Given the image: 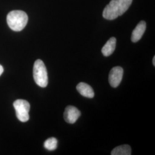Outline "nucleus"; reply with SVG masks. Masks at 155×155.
Wrapping results in <instances>:
<instances>
[{
    "instance_id": "obj_5",
    "label": "nucleus",
    "mask_w": 155,
    "mask_h": 155,
    "mask_svg": "<svg viewBox=\"0 0 155 155\" xmlns=\"http://www.w3.org/2000/svg\"><path fill=\"white\" fill-rule=\"evenodd\" d=\"M124 70L119 66L113 67L110 71L109 75V82L111 86L116 88L121 83L123 77Z\"/></svg>"
},
{
    "instance_id": "obj_9",
    "label": "nucleus",
    "mask_w": 155,
    "mask_h": 155,
    "mask_svg": "<svg viewBox=\"0 0 155 155\" xmlns=\"http://www.w3.org/2000/svg\"><path fill=\"white\" fill-rule=\"evenodd\" d=\"M116 39L114 37H112L106 43L105 45L102 48V53L105 56L111 55L116 47Z\"/></svg>"
},
{
    "instance_id": "obj_11",
    "label": "nucleus",
    "mask_w": 155,
    "mask_h": 155,
    "mask_svg": "<svg viewBox=\"0 0 155 155\" xmlns=\"http://www.w3.org/2000/svg\"><path fill=\"white\" fill-rule=\"evenodd\" d=\"M58 145V140L54 137H51L47 139L45 142L44 147L45 149L48 150H56Z\"/></svg>"
},
{
    "instance_id": "obj_8",
    "label": "nucleus",
    "mask_w": 155,
    "mask_h": 155,
    "mask_svg": "<svg viewBox=\"0 0 155 155\" xmlns=\"http://www.w3.org/2000/svg\"><path fill=\"white\" fill-rule=\"evenodd\" d=\"M78 91L85 97L92 98L94 97V92L92 87L87 83L81 82L77 86Z\"/></svg>"
},
{
    "instance_id": "obj_13",
    "label": "nucleus",
    "mask_w": 155,
    "mask_h": 155,
    "mask_svg": "<svg viewBox=\"0 0 155 155\" xmlns=\"http://www.w3.org/2000/svg\"><path fill=\"white\" fill-rule=\"evenodd\" d=\"M153 66H155V56H154L153 58Z\"/></svg>"
},
{
    "instance_id": "obj_12",
    "label": "nucleus",
    "mask_w": 155,
    "mask_h": 155,
    "mask_svg": "<svg viewBox=\"0 0 155 155\" xmlns=\"http://www.w3.org/2000/svg\"><path fill=\"white\" fill-rule=\"evenodd\" d=\"M4 72V68L0 64V76L1 75V74Z\"/></svg>"
},
{
    "instance_id": "obj_10",
    "label": "nucleus",
    "mask_w": 155,
    "mask_h": 155,
    "mask_svg": "<svg viewBox=\"0 0 155 155\" xmlns=\"http://www.w3.org/2000/svg\"><path fill=\"white\" fill-rule=\"evenodd\" d=\"M131 148L129 145H122L114 148L111 152V155H130Z\"/></svg>"
},
{
    "instance_id": "obj_4",
    "label": "nucleus",
    "mask_w": 155,
    "mask_h": 155,
    "mask_svg": "<svg viewBox=\"0 0 155 155\" xmlns=\"http://www.w3.org/2000/svg\"><path fill=\"white\" fill-rule=\"evenodd\" d=\"M13 106L16 110L17 118L21 122H27L29 119V111L30 104L27 101L17 100L13 102Z\"/></svg>"
},
{
    "instance_id": "obj_1",
    "label": "nucleus",
    "mask_w": 155,
    "mask_h": 155,
    "mask_svg": "<svg viewBox=\"0 0 155 155\" xmlns=\"http://www.w3.org/2000/svg\"><path fill=\"white\" fill-rule=\"evenodd\" d=\"M133 0H111L103 12V17L112 20L122 15L132 4Z\"/></svg>"
},
{
    "instance_id": "obj_2",
    "label": "nucleus",
    "mask_w": 155,
    "mask_h": 155,
    "mask_svg": "<svg viewBox=\"0 0 155 155\" xmlns=\"http://www.w3.org/2000/svg\"><path fill=\"white\" fill-rule=\"evenodd\" d=\"M6 21L12 30L19 32L22 31L27 25L28 17L27 13L22 11H13L7 15Z\"/></svg>"
},
{
    "instance_id": "obj_3",
    "label": "nucleus",
    "mask_w": 155,
    "mask_h": 155,
    "mask_svg": "<svg viewBox=\"0 0 155 155\" xmlns=\"http://www.w3.org/2000/svg\"><path fill=\"white\" fill-rule=\"evenodd\" d=\"M33 78L36 83L41 87L48 85V75L44 62L40 59L36 60L33 65Z\"/></svg>"
},
{
    "instance_id": "obj_7",
    "label": "nucleus",
    "mask_w": 155,
    "mask_h": 155,
    "mask_svg": "<svg viewBox=\"0 0 155 155\" xmlns=\"http://www.w3.org/2000/svg\"><path fill=\"white\" fill-rule=\"evenodd\" d=\"M146 29V22L141 21L139 22L136 27L133 31L131 40L133 43H136L142 38Z\"/></svg>"
},
{
    "instance_id": "obj_6",
    "label": "nucleus",
    "mask_w": 155,
    "mask_h": 155,
    "mask_svg": "<svg viewBox=\"0 0 155 155\" xmlns=\"http://www.w3.org/2000/svg\"><path fill=\"white\" fill-rule=\"evenodd\" d=\"M81 116V112L77 108L73 106H68L65 109L64 118L67 123L74 124Z\"/></svg>"
}]
</instances>
